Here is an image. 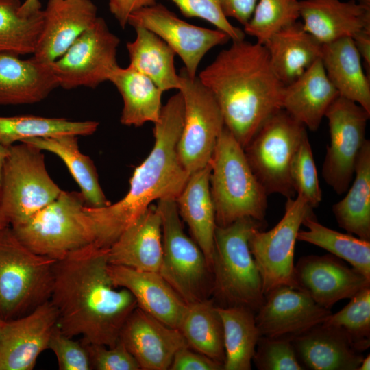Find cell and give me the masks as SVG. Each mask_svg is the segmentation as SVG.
I'll return each instance as SVG.
<instances>
[{
    "mask_svg": "<svg viewBox=\"0 0 370 370\" xmlns=\"http://www.w3.org/2000/svg\"><path fill=\"white\" fill-rule=\"evenodd\" d=\"M23 142L58 156L64 162L77 183L86 206L101 208L111 204L106 199L99 184L97 169L92 160L79 149L77 136L66 134L32 138Z\"/></svg>",
    "mask_w": 370,
    "mask_h": 370,
    "instance_id": "cell-33",
    "label": "cell"
},
{
    "mask_svg": "<svg viewBox=\"0 0 370 370\" xmlns=\"http://www.w3.org/2000/svg\"><path fill=\"white\" fill-rule=\"evenodd\" d=\"M20 0H0V53L33 54L43 25V10L25 16Z\"/></svg>",
    "mask_w": 370,
    "mask_h": 370,
    "instance_id": "cell-38",
    "label": "cell"
},
{
    "mask_svg": "<svg viewBox=\"0 0 370 370\" xmlns=\"http://www.w3.org/2000/svg\"><path fill=\"white\" fill-rule=\"evenodd\" d=\"M108 81L116 86L123 99L121 124L140 127L146 122L159 121L163 91L149 77L130 66H118Z\"/></svg>",
    "mask_w": 370,
    "mask_h": 370,
    "instance_id": "cell-30",
    "label": "cell"
},
{
    "mask_svg": "<svg viewBox=\"0 0 370 370\" xmlns=\"http://www.w3.org/2000/svg\"><path fill=\"white\" fill-rule=\"evenodd\" d=\"M156 3V0H109V8L120 26L125 28L132 12Z\"/></svg>",
    "mask_w": 370,
    "mask_h": 370,
    "instance_id": "cell-48",
    "label": "cell"
},
{
    "mask_svg": "<svg viewBox=\"0 0 370 370\" xmlns=\"http://www.w3.org/2000/svg\"><path fill=\"white\" fill-rule=\"evenodd\" d=\"M225 359L224 370H250L258 341L260 336L255 313L245 306L221 307Z\"/></svg>",
    "mask_w": 370,
    "mask_h": 370,
    "instance_id": "cell-35",
    "label": "cell"
},
{
    "mask_svg": "<svg viewBox=\"0 0 370 370\" xmlns=\"http://www.w3.org/2000/svg\"><path fill=\"white\" fill-rule=\"evenodd\" d=\"M95 121H73L64 118L34 115L0 116V142L10 147L16 142L32 138H46L73 134L90 136L97 130Z\"/></svg>",
    "mask_w": 370,
    "mask_h": 370,
    "instance_id": "cell-37",
    "label": "cell"
},
{
    "mask_svg": "<svg viewBox=\"0 0 370 370\" xmlns=\"http://www.w3.org/2000/svg\"><path fill=\"white\" fill-rule=\"evenodd\" d=\"M338 92L328 79L321 58L285 85L282 109L310 131H317Z\"/></svg>",
    "mask_w": 370,
    "mask_h": 370,
    "instance_id": "cell-26",
    "label": "cell"
},
{
    "mask_svg": "<svg viewBox=\"0 0 370 370\" xmlns=\"http://www.w3.org/2000/svg\"><path fill=\"white\" fill-rule=\"evenodd\" d=\"M299 12L304 28L323 45L370 29V0H301Z\"/></svg>",
    "mask_w": 370,
    "mask_h": 370,
    "instance_id": "cell-22",
    "label": "cell"
},
{
    "mask_svg": "<svg viewBox=\"0 0 370 370\" xmlns=\"http://www.w3.org/2000/svg\"><path fill=\"white\" fill-rule=\"evenodd\" d=\"M85 205L81 192L62 190L55 200L27 221L10 227L30 250L59 260L95 243L94 226Z\"/></svg>",
    "mask_w": 370,
    "mask_h": 370,
    "instance_id": "cell-7",
    "label": "cell"
},
{
    "mask_svg": "<svg viewBox=\"0 0 370 370\" xmlns=\"http://www.w3.org/2000/svg\"><path fill=\"white\" fill-rule=\"evenodd\" d=\"M307 230H299L297 240L308 243L329 251L349 262L353 268L370 279V241L352 234H343L321 224L313 212L303 220Z\"/></svg>",
    "mask_w": 370,
    "mask_h": 370,
    "instance_id": "cell-36",
    "label": "cell"
},
{
    "mask_svg": "<svg viewBox=\"0 0 370 370\" xmlns=\"http://www.w3.org/2000/svg\"><path fill=\"white\" fill-rule=\"evenodd\" d=\"M346 195L332 206L340 227L370 241V141L358 155L353 180Z\"/></svg>",
    "mask_w": 370,
    "mask_h": 370,
    "instance_id": "cell-32",
    "label": "cell"
},
{
    "mask_svg": "<svg viewBox=\"0 0 370 370\" xmlns=\"http://www.w3.org/2000/svg\"><path fill=\"white\" fill-rule=\"evenodd\" d=\"M136 38L127 42L129 66L149 77L163 92L180 88L175 51L161 38L143 27H135Z\"/></svg>",
    "mask_w": 370,
    "mask_h": 370,
    "instance_id": "cell-31",
    "label": "cell"
},
{
    "mask_svg": "<svg viewBox=\"0 0 370 370\" xmlns=\"http://www.w3.org/2000/svg\"><path fill=\"white\" fill-rule=\"evenodd\" d=\"M180 75L184 123L177 151L182 165L191 174L210 163L225 124L215 98L198 77L190 78L184 69Z\"/></svg>",
    "mask_w": 370,
    "mask_h": 370,
    "instance_id": "cell-11",
    "label": "cell"
},
{
    "mask_svg": "<svg viewBox=\"0 0 370 370\" xmlns=\"http://www.w3.org/2000/svg\"><path fill=\"white\" fill-rule=\"evenodd\" d=\"M57 325L58 313L49 299L21 317L1 319L0 370H32Z\"/></svg>",
    "mask_w": 370,
    "mask_h": 370,
    "instance_id": "cell-16",
    "label": "cell"
},
{
    "mask_svg": "<svg viewBox=\"0 0 370 370\" xmlns=\"http://www.w3.org/2000/svg\"><path fill=\"white\" fill-rule=\"evenodd\" d=\"M258 0H219L223 14L245 26L250 20Z\"/></svg>",
    "mask_w": 370,
    "mask_h": 370,
    "instance_id": "cell-47",
    "label": "cell"
},
{
    "mask_svg": "<svg viewBox=\"0 0 370 370\" xmlns=\"http://www.w3.org/2000/svg\"><path fill=\"white\" fill-rule=\"evenodd\" d=\"M56 260L26 247L10 226L0 230V319L11 320L49 299Z\"/></svg>",
    "mask_w": 370,
    "mask_h": 370,
    "instance_id": "cell-6",
    "label": "cell"
},
{
    "mask_svg": "<svg viewBox=\"0 0 370 370\" xmlns=\"http://www.w3.org/2000/svg\"><path fill=\"white\" fill-rule=\"evenodd\" d=\"M210 188L216 225L225 227L244 217L264 222L269 195L257 180L243 148L225 126L210 160Z\"/></svg>",
    "mask_w": 370,
    "mask_h": 370,
    "instance_id": "cell-4",
    "label": "cell"
},
{
    "mask_svg": "<svg viewBox=\"0 0 370 370\" xmlns=\"http://www.w3.org/2000/svg\"><path fill=\"white\" fill-rule=\"evenodd\" d=\"M291 178L296 195L304 197L312 208L318 207L322 201V191L308 136L294 156Z\"/></svg>",
    "mask_w": 370,
    "mask_h": 370,
    "instance_id": "cell-41",
    "label": "cell"
},
{
    "mask_svg": "<svg viewBox=\"0 0 370 370\" xmlns=\"http://www.w3.org/2000/svg\"><path fill=\"white\" fill-rule=\"evenodd\" d=\"M259 370H303L291 341L260 336L252 359Z\"/></svg>",
    "mask_w": 370,
    "mask_h": 370,
    "instance_id": "cell-42",
    "label": "cell"
},
{
    "mask_svg": "<svg viewBox=\"0 0 370 370\" xmlns=\"http://www.w3.org/2000/svg\"><path fill=\"white\" fill-rule=\"evenodd\" d=\"M8 226H10V224L0 208V230Z\"/></svg>",
    "mask_w": 370,
    "mask_h": 370,
    "instance_id": "cell-53",
    "label": "cell"
},
{
    "mask_svg": "<svg viewBox=\"0 0 370 370\" xmlns=\"http://www.w3.org/2000/svg\"><path fill=\"white\" fill-rule=\"evenodd\" d=\"M182 14L188 18L196 17L209 22L217 29L227 34L232 41L245 39V34L232 25L223 14L219 0H170Z\"/></svg>",
    "mask_w": 370,
    "mask_h": 370,
    "instance_id": "cell-43",
    "label": "cell"
},
{
    "mask_svg": "<svg viewBox=\"0 0 370 370\" xmlns=\"http://www.w3.org/2000/svg\"><path fill=\"white\" fill-rule=\"evenodd\" d=\"M330 144L322 165V177L338 195L349 188L365 138L370 113L356 102L338 95L328 108Z\"/></svg>",
    "mask_w": 370,
    "mask_h": 370,
    "instance_id": "cell-13",
    "label": "cell"
},
{
    "mask_svg": "<svg viewBox=\"0 0 370 370\" xmlns=\"http://www.w3.org/2000/svg\"><path fill=\"white\" fill-rule=\"evenodd\" d=\"M10 152V147H7L0 142V189L1 185L3 166L5 160Z\"/></svg>",
    "mask_w": 370,
    "mask_h": 370,
    "instance_id": "cell-51",
    "label": "cell"
},
{
    "mask_svg": "<svg viewBox=\"0 0 370 370\" xmlns=\"http://www.w3.org/2000/svg\"><path fill=\"white\" fill-rule=\"evenodd\" d=\"M293 282V288L330 310L339 300L351 299L370 286V279L331 254L301 257L294 265Z\"/></svg>",
    "mask_w": 370,
    "mask_h": 370,
    "instance_id": "cell-18",
    "label": "cell"
},
{
    "mask_svg": "<svg viewBox=\"0 0 370 370\" xmlns=\"http://www.w3.org/2000/svg\"><path fill=\"white\" fill-rule=\"evenodd\" d=\"M264 221L241 218L216 226L212 265V290L219 306H245L255 314L264 300L262 278L249 247V238Z\"/></svg>",
    "mask_w": 370,
    "mask_h": 370,
    "instance_id": "cell-5",
    "label": "cell"
},
{
    "mask_svg": "<svg viewBox=\"0 0 370 370\" xmlns=\"http://www.w3.org/2000/svg\"><path fill=\"white\" fill-rule=\"evenodd\" d=\"M127 24L143 27L161 38L182 59L186 74L197 77L198 66L213 47L225 44L229 36L219 29H211L188 23L166 6L157 3L132 12Z\"/></svg>",
    "mask_w": 370,
    "mask_h": 370,
    "instance_id": "cell-15",
    "label": "cell"
},
{
    "mask_svg": "<svg viewBox=\"0 0 370 370\" xmlns=\"http://www.w3.org/2000/svg\"><path fill=\"white\" fill-rule=\"evenodd\" d=\"M306 127L283 109L261 126L243 149L250 167L268 195L288 198L296 195L291 178V166L304 138Z\"/></svg>",
    "mask_w": 370,
    "mask_h": 370,
    "instance_id": "cell-8",
    "label": "cell"
},
{
    "mask_svg": "<svg viewBox=\"0 0 370 370\" xmlns=\"http://www.w3.org/2000/svg\"><path fill=\"white\" fill-rule=\"evenodd\" d=\"M312 209L304 197L297 195L286 199L284 216L274 227L265 232L258 227L251 231L249 247L262 278L264 295L280 286L293 287L297 233Z\"/></svg>",
    "mask_w": 370,
    "mask_h": 370,
    "instance_id": "cell-12",
    "label": "cell"
},
{
    "mask_svg": "<svg viewBox=\"0 0 370 370\" xmlns=\"http://www.w3.org/2000/svg\"><path fill=\"white\" fill-rule=\"evenodd\" d=\"M322 323L341 330L358 351L367 349L370 345V286L358 292L347 305L332 313Z\"/></svg>",
    "mask_w": 370,
    "mask_h": 370,
    "instance_id": "cell-39",
    "label": "cell"
},
{
    "mask_svg": "<svg viewBox=\"0 0 370 370\" xmlns=\"http://www.w3.org/2000/svg\"><path fill=\"white\" fill-rule=\"evenodd\" d=\"M198 78L215 98L225 126L243 149L282 109L285 85L275 75L266 48L257 42L232 41Z\"/></svg>",
    "mask_w": 370,
    "mask_h": 370,
    "instance_id": "cell-2",
    "label": "cell"
},
{
    "mask_svg": "<svg viewBox=\"0 0 370 370\" xmlns=\"http://www.w3.org/2000/svg\"><path fill=\"white\" fill-rule=\"evenodd\" d=\"M48 349L56 355L60 370H91L89 354L82 341L63 334L58 325L49 340Z\"/></svg>",
    "mask_w": 370,
    "mask_h": 370,
    "instance_id": "cell-44",
    "label": "cell"
},
{
    "mask_svg": "<svg viewBox=\"0 0 370 370\" xmlns=\"http://www.w3.org/2000/svg\"><path fill=\"white\" fill-rule=\"evenodd\" d=\"M291 341L300 365L311 370H358L364 358L341 330L323 323Z\"/></svg>",
    "mask_w": 370,
    "mask_h": 370,
    "instance_id": "cell-24",
    "label": "cell"
},
{
    "mask_svg": "<svg viewBox=\"0 0 370 370\" xmlns=\"http://www.w3.org/2000/svg\"><path fill=\"white\" fill-rule=\"evenodd\" d=\"M299 18L298 0H258L243 32L263 45L273 34Z\"/></svg>",
    "mask_w": 370,
    "mask_h": 370,
    "instance_id": "cell-40",
    "label": "cell"
},
{
    "mask_svg": "<svg viewBox=\"0 0 370 370\" xmlns=\"http://www.w3.org/2000/svg\"><path fill=\"white\" fill-rule=\"evenodd\" d=\"M157 206L162 244L158 273L187 304L207 299L212 290V272L200 247L184 232L175 199H160Z\"/></svg>",
    "mask_w": 370,
    "mask_h": 370,
    "instance_id": "cell-10",
    "label": "cell"
},
{
    "mask_svg": "<svg viewBox=\"0 0 370 370\" xmlns=\"http://www.w3.org/2000/svg\"><path fill=\"white\" fill-rule=\"evenodd\" d=\"M170 370H224L223 365L193 349L188 345L175 354Z\"/></svg>",
    "mask_w": 370,
    "mask_h": 370,
    "instance_id": "cell-46",
    "label": "cell"
},
{
    "mask_svg": "<svg viewBox=\"0 0 370 370\" xmlns=\"http://www.w3.org/2000/svg\"><path fill=\"white\" fill-rule=\"evenodd\" d=\"M83 343L88 349L92 369L140 370L135 358L120 340L112 347Z\"/></svg>",
    "mask_w": 370,
    "mask_h": 370,
    "instance_id": "cell-45",
    "label": "cell"
},
{
    "mask_svg": "<svg viewBox=\"0 0 370 370\" xmlns=\"http://www.w3.org/2000/svg\"><path fill=\"white\" fill-rule=\"evenodd\" d=\"M58 86L50 64L0 53V106L38 103Z\"/></svg>",
    "mask_w": 370,
    "mask_h": 370,
    "instance_id": "cell-25",
    "label": "cell"
},
{
    "mask_svg": "<svg viewBox=\"0 0 370 370\" xmlns=\"http://www.w3.org/2000/svg\"><path fill=\"white\" fill-rule=\"evenodd\" d=\"M162 257V218L150 205L108 248L110 264L159 272Z\"/></svg>",
    "mask_w": 370,
    "mask_h": 370,
    "instance_id": "cell-23",
    "label": "cell"
},
{
    "mask_svg": "<svg viewBox=\"0 0 370 370\" xmlns=\"http://www.w3.org/2000/svg\"><path fill=\"white\" fill-rule=\"evenodd\" d=\"M355 47L369 73L370 69V29L356 33L352 38Z\"/></svg>",
    "mask_w": 370,
    "mask_h": 370,
    "instance_id": "cell-49",
    "label": "cell"
},
{
    "mask_svg": "<svg viewBox=\"0 0 370 370\" xmlns=\"http://www.w3.org/2000/svg\"><path fill=\"white\" fill-rule=\"evenodd\" d=\"M0 320H1V319H0Z\"/></svg>",
    "mask_w": 370,
    "mask_h": 370,
    "instance_id": "cell-54",
    "label": "cell"
},
{
    "mask_svg": "<svg viewBox=\"0 0 370 370\" xmlns=\"http://www.w3.org/2000/svg\"><path fill=\"white\" fill-rule=\"evenodd\" d=\"M211 165L190 174L175 199L180 217L203 251L212 272L214 252L215 210L210 193Z\"/></svg>",
    "mask_w": 370,
    "mask_h": 370,
    "instance_id": "cell-27",
    "label": "cell"
},
{
    "mask_svg": "<svg viewBox=\"0 0 370 370\" xmlns=\"http://www.w3.org/2000/svg\"><path fill=\"white\" fill-rule=\"evenodd\" d=\"M108 250L91 244L56 260L49 301L63 334L112 347L137 303L127 289L114 286Z\"/></svg>",
    "mask_w": 370,
    "mask_h": 370,
    "instance_id": "cell-1",
    "label": "cell"
},
{
    "mask_svg": "<svg viewBox=\"0 0 370 370\" xmlns=\"http://www.w3.org/2000/svg\"><path fill=\"white\" fill-rule=\"evenodd\" d=\"M370 369V356L367 355L365 358L364 357L360 365L359 366L358 370H369Z\"/></svg>",
    "mask_w": 370,
    "mask_h": 370,
    "instance_id": "cell-52",
    "label": "cell"
},
{
    "mask_svg": "<svg viewBox=\"0 0 370 370\" xmlns=\"http://www.w3.org/2000/svg\"><path fill=\"white\" fill-rule=\"evenodd\" d=\"M321 60L326 75L338 95L353 101L370 113L369 77L352 38L322 46Z\"/></svg>",
    "mask_w": 370,
    "mask_h": 370,
    "instance_id": "cell-29",
    "label": "cell"
},
{
    "mask_svg": "<svg viewBox=\"0 0 370 370\" xmlns=\"http://www.w3.org/2000/svg\"><path fill=\"white\" fill-rule=\"evenodd\" d=\"M33 56L50 64L59 58L97 18L90 0H49Z\"/></svg>",
    "mask_w": 370,
    "mask_h": 370,
    "instance_id": "cell-20",
    "label": "cell"
},
{
    "mask_svg": "<svg viewBox=\"0 0 370 370\" xmlns=\"http://www.w3.org/2000/svg\"><path fill=\"white\" fill-rule=\"evenodd\" d=\"M20 13L23 16H31L41 11V3L39 0H25L21 3Z\"/></svg>",
    "mask_w": 370,
    "mask_h": 370,
    "instance_id": "cell-50",
    "label": "cell"
},
{
    "mask_svg": "<svg viewBox=\"0 0 370 370\" xmlns=\"http://www.w3.org/2000/svg\"><path fill=\"white\" fill-rule=\"evenodd\" d=\"M263 45L275 75L287 85L321 58L323 44L297 21L273 34Z\"/></svg>",
    "mask_w": 370,
    "mask_h": 370,
    "instance_id": "cell-28",
    "label": "cell"
},
{
    "mask_svg": "<svg viewBox=\"0 0 370 370\" xmlns=\"http://www.w3.org/2000/svg\"><path fill=\"white\" fill-rule=\"evenodd\" d=\"M42 151L27 143L10 147L0 189V208L10 226L22 223L55 200L62 190L50 177Z\"/></svg>",
    "mask_w": 370,
    "mask_h": 370,
    "instance_id": "cell-9",
    "label": "cell"
},
{
    "mask_svg": "<svg viewBox=\"0 0 370 370\" xmlns=\"http://www.w3.org/2000/svg\"><path fill=\"white\" fill-rule=\"evenodd\" d=\"M178 329L191 349L224 365L223 323L212 300L188 304Z\"/></svg>",
    "mask_w": 370,
    "mask_h": 370,
    "instance_id": "cell-34",
    "label": "cell"
},
{
    "mask_svg": "<svg viewBox=\"0 0 370 370\" xmlns=\"http://www.w3.org/2000/svg\"><path fill=\"white\" fill-rule=\"evenodd\" d=\"M120 39L101 17L84 31L59 58L50 64L58 86L70 90L95 88L119 66L116 51Z\"/></svg>",
    "mask_w": 370,
    "mask_h": 370,
    "instance_id": "cell-14",
    "label": "cell"
},
{
    "mask_svg": "<svg viewBox=\"0 0 370 370\" xmlns=\"http://www.w3.org/2000/svg\"><path fill=\"white\" fill-rule=\"evenodd\" d=\"M141 370H167L175 353L188 345L177 328L170 327L138 306L125 322L119 336Z\"/></svg>",
    "mask_w": 370,
    "mask_h": 370,
    "instance_id": "cell-19",
    "label": "cell"
},
{
    "mask_svg": "<svg viewBox=\"0 0 370 370\" xmlns=\"http://www.w3.org/2000/svg\"><path fill=\"white\" fill-rule=\"evenodd\" d=\"M184 123V100L179 91L162 107L154 123L153 149L136 166L127 194L121 200L101 208L85 205L93 223L95 245L108 249L152 201L176 199L190 174L182 165L177 146Z\"/></svg>",
    "mask_w": 370,
    "mask_h": 370,
    "instance_id": "cell-3",
    "label": "cell"
},
{
    "mask_svg": "<svg viewBox=\"0 0 370 370\" xmlns=\"http://www.w3.org/2000/svg\"><path fill=\"white\" fill-rule=\"evenodd\" d=\"M108 269L114 286L127 289L138 308L163 323L179 328L188 304L158 272L110 264Z\"/></svg>",
    "mask_w": 370,
    "mask_h": 370,
    "instance_id": "cell-21",
    "label": "cell"
},
{
    "mask_svg": "<svg viewBox=\"0 0 370 370\" xmlns=\"http://www.w3.org/2000/svg\"><path fill=\"white\" fill-rule=\"evenodd\" d=\"M331 314L306 293L282 285L264 295L255 320L260 336L291 339L321 324Z\"/></svg>",
    "mask_w": 370,
    "mask_h": 370,
    "instance_id": "cell-17",
    "label": "cell"
}]
</instances>
